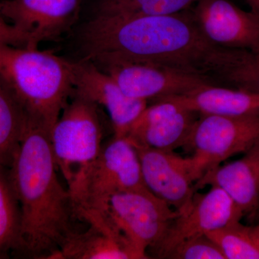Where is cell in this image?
I'll return each mask as SVG.
<instances>
[{
	"label": "cell",
	"instance_id": "3957f363",
	"mask_svg": "<svg viewBox=\"0 0 259 259\" xmlns=\"http://www.w3.org/2000/svg\"><path fill=\"white\" fill-rule=\"evenodd\" d=\"M0 76L29 120L51 133L74 93L71 61L0 42Z\"/></svg>",
	"mask_w": 259,
	"mask_h": 259
},
{
	"label": "cell",
	"instance_id": "cb8c5ba5",
	"mask_svg": "<svg viewBox=\"0 0 259 259\" xmlns=\"http://www.w3.org/2000/svg\"><path fill=\"white\" fill-rule=\"evenodd\" d=\"M0 42L18 47L37 48L39 44L32 34L24 32L0 15Z\"/></svg>",
	"mask_w": 259,
	"mask_h": 259
},
{
	"label": "cell",
	"instance_id": "277c9868",
	"mask_svg": "<svg viewBox=\"0 0 259 259\" xmlns=\"http://www.w3.org/2000/svg\"><path fill=\"white\" fill-rule=\"evenodd\" d=\"M145 188L137 149L127 136H114L69 192L77 218L88 211L106 213L112 196Z\"/></svg>",
	"mask_w": 259,
	"mask_h": 259
},
{
	"label": "cell",
	"instance_id": "7a4b0ae2",
	"mask_svg": "<svg viewBox=\"0 0 259 259\" xmlns=\"http://www.w3.org/2000/svg\"><path fill=\"white\" fill-rule=\"evenodd\" d=\"M51 133L32 121L10 168L21 213V252L31 258H57L78 220L69 190L58 179Z\"/></svg>",
	"mask_w": 259,
	"mask_h": 259
},
{
	"label": "cell",
	"instance_id": "603a6c76",
	"mask_svg": "<svg viewBox=\"0 0 259 259\" xmlns=\"http://www.w3.org/2000/svg\"><path fill=\"white\" fill-rule=\"evenodd\" d=\"M226 79L238 89L259 94V50L247 51L243 59L228 73Z\"/></svg>",
	"mask_w": 259,
	"mask_h": 259
},
{
	"label": "cell",
	"instance_id": "6da1fadb",
	"mask_svg": "<svg viewBox=\"0 0 259 259\" xmlns=\"http://www.w3.org/2000/svg\"><path fill=\"white\" fill-rule=\"evenodd\" d=\"M75 42L79 59L100 69L142 63L208 79H226L247 51L209 41L190 9L171 15L90 17L76 30Z\"/></svg>",
	"mask_w": 259,
	"mask_h": 259
},
{
	"label": "cell",
	"instance_id": "484cf974",
	"mask_svg": "<svg viewBox=\"0 0 259 259\" xmlns=\"http://www.w3.org/2000/svg\"><path fill=\"white\" fill-rule=\"evenodd\" d=\"M253 222H254V223L259 222V207L258 208V210H257L256 213H255L254 219H253Z\"/></svg>",
	"mask_w": 259,
	"mask_h": 259
},
{
	"label": "cell",
	"instance_id": "5bb4252c",
	"mask_svg": "<svg viewBox=\"0 0 259 259\" xmlns=\"http://www.w3.org/2000/svg\"><path fill=\"white\" fill-rule=\"evenodd\" d=\"M199 117L175 102L158 100L147 105L126 136L135 146L174 151L185 147Z\"/></svg>",
	"mask_w": 259,
	"mask_h": 259
},
{
	"label": "cell",
	"instance_id": "7c38bea8",
	"mask_svg": "<svg viewBox=\"0 0 259 259\" xmlns=\"http://www.w3.org/2000/svg\"><path fill=\"white\" fill-rule=\"evenodd\" d=\"M135 147L148 190L177 212L185 210L196 192L190 157H182L174 151Z\"/></svg>",
	"mask_w": 259,
	"mask_h": 259
},
{
	"label": "cell",
	"instance_id": "9a60e30c",
	"mask_svg": "<svg viewBox=\"0 0 259 259\" xmlns=\"http://www.w3.org/2000/svg\"><path fill=\"white\" fill-rule=\"evenodd\" d=\"M79 219L88 223V229L70 237L57 258L143 259L107 213L84 212Z\"/></svg>",
	"mask_w": 259,
	"mask_h": 259
},
{
	"label": "cell",
	"instance_id": "30bf717a",
	"mask_svg": "<svg viewBox=\"0 0 259 259\" xmlns=\"http://www.w3.org/2000/svg\"><path fill=\"white\" fill-rule=\"evenodd\" d=\"M84 0H0V15L40 42L74 28Z\"/></svg>",
	"mask_w": 259,
	"mask_h": 259
},
{
	"label": "cell",
	"instance_id": "e0dca14e",
	"mask_svg": "<svg viewBox=\"0 0 259 259\" xmlns=\"http://www.w3.org/2000/svg\"><path fill=\"white\" fill-rule=\"evenodd\" d=\"M169 100L199 115H259V94L206 84L182 95L156 100Z\"/></svg>",
	"mask_w": 259,
	"mask_h": 259
},
{
	"label": "cell",
	"instance_id": "52a82bcc",
	"mask_svg": "<svg viewBox=\"0 0 259 259\" xmlns=\"http://www.w3.org/2000/svg\"><path fill=\"white\" fill-rule=\"evenodd\" d=\"M110 221L144 258L163 239L178 212L148 189L112 196L107 205Z\"/></svg>",
	"mask_w": 259,
	"mask_h": 259
},
{
	"label": "cell",
	"instance_id": "ac0fdd59",
	"mask_svg": "<svg viewBox=\"0 0 259 259\" xmlns=\"http://www.w3.org/2000/svg\"><path fill=\"white\" fill-rule=\"evenodd\" d=\"M28 117L0 76V163L11 168L23 139Z\"/></svg>",
	"mask_w": 259,
	"mask_h": 259
},
{
	"label": "cell",
	"instance_id": "7402d4cb",
	"mask_svg": "<svg viewBox=\"0 0 259 259\" xmlns=\"http://www.w3.org/2000/svg\"><path fill=\"white\" fill-rule=\"evenodd\" d=\"M165 258L226 259L221 248L207 235H200L181 242Z\"/></svg>",
	"mask_w": 259,
	"mask_h": 259
},
{
	"label": "cell",
	"instance_id": "ffe728a7",
	"mask_svg": "<svg viewBox=\"0 0 259 259\" xmlns=\"http://www.w3.org/2000/svg\"><path fill=\"white\" fill-rule=\"evenodd\" d=\"M199 0H97L91 17L171 15L190 9Z\"/></svg>",
	"mask_w": 259,
	"mask_h": 259
},
{
	"label": "cell",
	"instance_id": "44dd1931",
	"mask_svg": "<svg viewBox=\"0 0 259 259\" xmlns=\"http://www.w3.org/2000/svg\"><path fill=\"white\" fill-rule=\"evenodd\" d=\"M207 235L226 259H259V222L245 226L238 221Z\"/></svg>",
	"mask_w": 259,
	"mask_h": 259
},
{
	"label": "cell",
	"instance_id": "d4e9b609",
	"mask_svg": "<svg viewBox=\"0 0 259 259\" xmlns=\"http://www.w3.org/2000/svg\"><path fill=\"white\" fill-rule=\"evenodd\" d=\"M250 8V10L259 15V0H245Z\"/></svg>",
	"mask_w": 259,
	"mask_h": 259
},
{
	"label": "cell",
	"instance_id": "9c48e42d",
	"mask_svg": "<svg viewBox=\"0 0 259 259\" xmlns=\"http://www.w3.org/2000/svg\"><path fill=\"white\" fill-rule=\"evenodd\" d=\"M70 61L74 93L105 107L111 120L114 136H127L148 102L127 96L110 75L90 61Z\"/></svg>",
	"mask_w": 259,
	"mask_h": 259
},
{
	"label": "cell",
	"instance_id": "5b68a950",
	"mask_svg": "<svg viewBox=\"0 0 259 259\" xmlns=\"http://www.w3.org/2000/svg\"><path fill=\"white\" fill-rule=\"evenodd\" d=\"M102 138L98 105L74 92L51 134L54 161L68 190L76 185L98 156Z\"/></svg>",
	"mask_w": 259,
	"mask_h": 259
},
{
	"label": "cell",
	"instance_id": "8992f818",
	"mask_svg": "<svg viewBox=\"0 0 259 259\" xmlns=\"http://www.w3.org/2000/svg\"><path fill=\"white\" fill-rule=\"evenodd\" d=\"M259 141V115H199L185 148L196 182L228 158L245 153Z\"/></svg>",
	"mask_w": 259,
	"mask_h": 259
},
{
	"label": "cell",
	"instance_id": "2e32d148",
	"mask_svg": "<svg viewBox=\"0 0 259 259\" xmlns=\"http://www.w3.org/2000/svg\"><path fill=\"white\" fill-rule=\"evenodd\" d=\"M194 186L196 192L206 186L222 189L253 223L259 207V141L241 159L214 167Z\"/></svg>",
	"mask_w": 259,
	"mask_h": 259
},
{
	"label": "cell",
	"instance_id": "d6986e66",
	"mask_svg": "<svg viewBox=\"0 0 259 259\" xmlns=\"http://www.w3.org/2000/svg\"><path fill=\"white\" fill-rule=\"evenodd\" d=\"M21 252V213L10 168L0 163V258Z\"/></svg>",
	"mask_w": 259,
	"mask_h": 259
},
{
	"label": "cell",
	"instance_id": "ba28073f",
	"mask_svg": "<svg viewBox=\"0 0 259 259\" xmlns=\"http://www.w3.org/2000/svg\"><path fill=\"white\" fill-rule=\"evenodd\" d=\"M209 187L206 193L195 192L188 207L178 212L163 239L151 250L155 256L165 258L181 242L207 235L244 217L243 211L224 190L216 186Z\"/></svg>",
	"mask_w": 259,
	"mask_h": 259
},
{
	"label": "cell",
	"instance_id": "8fae6325",
	"mask_svg": "<svg viewBox=\"0 0 259 259\" xmlns=\"http://www.w3.org/2000/svg\"><path fill=\"white\" fill-rule=\"evenodd\" d=\"M201 31L219 47L259 50V15L230 0H199L192 10Z\"/></svg>",
	"mask_w": 259,
	"mask_h": 259
},
{
	"label": "cell",
	"instance_id": "4fadbf2b",
	"mask_svg": "<svg viewBox=\"0 0 259 259\" xmlns=\"http://www.w3.org/2000/svg\"><path fill=\"white\" fill-rule=\"evenodd\" d=\"M101 70L110 75L127 96L147 102L213 84L208 78L155 64L125 63Z\"/></svg>",
	"mask_w": 259,
	"mask_h": 259
}]
</instances>
